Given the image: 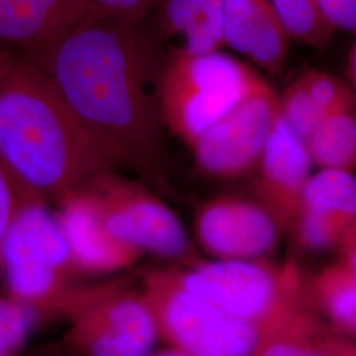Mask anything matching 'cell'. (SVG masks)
<instances>
[{
  "label": "cell",
  "mask_w": 356,
  "mask_h": 356,
  "mask_svg": "<svg viewBox=\"0 0 356 356\" xmlns=\"http://www.w3.org/2000/svg\"><path fill=\"white\" fill-rule=\"evenodd\" d=\"M161 0H86L91 16L140 23Z\"/></svg>",
  "instance_id": "cell-26"
},
{
  "label": "cell",
  "mask_w": 356,
  "mask_h": 356,
  "mask_svg": "<svg viewBox=\"0 0 356 356\" xmlns=\"http://www.w3.org/2000/svg\"><path fill=\"white\" fill-rule=\"evenodd\" d=\"M108 168L159 179V89L166 58L140 23L89 16L33 58Z\"/></svg>",
  "instance_id": "cell-1"
},
{
  "label": "cell",
  "mask_w": 356,
  "mask_h": 356,
  "mask_svg": "<svg viewBox=\"0 0 356 356\" xmlns=\"http://www.w3.org/2000/svg\"><path fill=\"white\" fill-rule=\"evenodd\" d=\"M223 40L260 69L280 74L292 38L268 0H225Z\"/></svg>",
  "instance_id": "cell-14"
},
{
  "label": "cell",
  "mask_w": 356,
  "mask_h": 356,
  "mask_svg": "<svg viewBox=\"0 0 356 356\" xmlns=\"http://www.w3.org/2000/svg\"><path fill=\"white\" fill-rule=\"evenodd\" d=\"M306 147L312 163L322 169L350 172L356 168V114L354 107L325 116Z\"/></svg>",
  "instance_id": "cell-17"
},
{
  "label": "cell",
  "mask_w": 356,
  "mask_h": 356,
  "mask_svg": "<svg viewBox=\"0 0 356 356\" xmlns=\"http://www.w3.org/2000/svg\"><path fill=\"white\" fill-rule=\"evenodd\" d=\"M292 40L325 48L335 31L319 11L316 0H268Z\"/></svg>",
  "instance_id": "cell-20"
},
{
  "label": "cell",
  "mask_w": 356,
  "mask_h": 356,
  "mask_svg": "<svg viewBox=\"0 0 356 356\" xmlns=\"http://www.w3.org/2000/svg\"><path fill=\"white\" fill-rule=\"evenodd\" d=\"M280 113V95L264 82L194 143L195 165L204 175L223 179L250 173Z\"/></svg>",
  "instance_id": "cell-9"
},
{
  "label": "cell",
  "mask_w": 356,
  "mask_h": 356,
  "mask_svg": "<svg viewBox=\"0 0 356 356\" xmlns=\"http://www.w3.org/2000/svg\"><path fill=\"white\" fill-rule=\"evenodd\" d=\"M7 57H8V53L3 51V49H0V66H1V64L6 61V58H7Z\"/></svg>",
  "instance_id": "cell-31"
},
{
  "label": "cell",
  "mask_w": 356,
  "mask_h": 356,
  "mask_svg": "<svg viewBox=\"0 0 356 356\" xmlns=\"http://www.w3.org/2000/svg\"><path fill=\"white\" fill-rule=\"evenodd\" d=\"M141 292L159 335L191 356H259L279 332L235 318L188 291L175 269H157L143 279Z\"/></svg>",
  "instance_id": "cell-6"
},
{
  "label": "cell",
  "mask_w": 356,
  "mask_h": 356,
  "mask_svg": "<svg viewBox=\"0 0 356 356\" xmlns=\"http://www.w3.org/2000/svg\"><path fill=\"white\" fill-rule=\"evenodd\" d=\"M60 317L67 322L66 344L79 356H147L160 339L141 289L124 282L76 285Z\"/></svg>",
  "instance_id": "cell-7"
},
{
  "label": "cell",
  "mask_w": 356,
  "mask_h": 356,
  "mask_svg": "<svg viewBox=\"0 0 356 356\" xmlns=\"http://www.w3.org/2000/svg\"><path fill=\"white\" fill-rule=\"evenodd\" d=\"M350 69H351V78L354 82V86L356 89V42L351 51V58H350Z\"/></svg>",
  "instance_id": "cell-30"
},
{
  "label": "cell",
  "mask_w": 356,
  "mask_h": 356,
  "mask_svg": "<svg viewBox=\"0 0 356 356\" xmlns=\"http://www.w3.org/2000/svg\"><path fill=\"white\" fill-rule=\"evenodd\" d=\"M89 16L86 0H0V49L19 48L35 58Z\"/></svg>",
  "instance_id": "cell-13"
},
{
  "label": "cell",
  "mask_w": 356,
  "mask_h": 356,
  "mask_svg": "<svg viewBox=\"0 0 356 356\" xmlns=\"http://www.w3.org/2000/svg\"><path fill=\"white\" fill-rule=\"evenodd\" d=\"M310 307L339 330L356 334V276L344 264L325 268L306 284Z\"/></svg>",
  "instance_id": "cell-16"
},
{
  "label": "cell",
  "mask_w": 356,
  "mask_h": 356,
  "mask_svg": "<svg viewBox=\"0 0 356 356\" xmlns=\"http://www.w3.org/2000/svg\"><path fill=\"white\" fill-rule=\"evenodd\" d=\"M353 356H356V350H355V353H354V355Z\"/></svg>",
  "instance_id": "cell-32"
},
{
  "label": "cell",
  "mask_w": 356,
  "mask_h": 356,
  "mask_svg": "<svg viewBox=\"0 0 356 356\" xmlns=\"http://www.w3.org/2000/svg\"><path fill=\"white\" fill-rule=\"evenodd\" d=\"M264 82L251 66L222 51L169 54L159 89L164 126L191 148Z\"/></svg>",
  "instance_id": "cell-4"
},
{
  "label": "cell",
  "mask_w": 356,
  "mask_h": 356,
  "mask_svg": "<svg viewBox=\"0 0 356 356\" xmlns=\"http://www.w3.org/2000/svg\"><path fill=\"white\" fill-rule=\"evenodd\" d=\"M344 266L348 268L356 276V223L346 232L343 241Z\"/></svg>",
  "instance_id": "cell-28"
},
{
  "label": "cell",
  "mask_w": 356,
  "mask_h": 356,
  "mask_svg": "<svg viewBox=\"0 0 356 356\" xmlns=\"http://www.w3.org/2000/svg\"><path fill=\"white\" fill-rule=\"evenodd\" d=\"M36 314L13 298H0V356L13 355L26 341Z\"/></svg>",
  "instance_id": "cell-24"
},
{
  "label": "cell",
  "mask_w": 356,
  "mask_h": 356,
  "mask_svg": "<svg viewBox=\"0 0 356 356\" xmlns=\"http://www.w3.org/2000/svg\"><path fill=\"white\" fill-rule=\"evenodd\" d=\"M225 0H161L157 26L172 45L170 54L222 51Z\"/></svg>",
  "instance_id": "cell-15"
},
{
  "label": "cell",
  "mask_w": 356,
  "mask_h": 356,
  "mask_svg": "<svg viewBox=\"0 0 356 356\" xmlns=\"http://www.w3.org/2000/svg\"><path fill=\"white\" fill-rule=\"evenodd\" d=\"M147 356H191L188 355V354H185V353H182V351H179V350H176V348H172V347H169L168 350H164V351H160V353H154V354H149V355Z\"/></svg>",
  "instance_id": "cell-29"
},
{
  "label": "cell",
  "mask_w": 356,
  "mask_h": 356,
  "mask_svg": "<svg viewBox=\"0 0 356 356\" xmlns=\"http://www.w3.org/2000/svg\"><path fill=\"white\" fill-rule=\"evenodd\" d=\"M319 11L335 31L356 35V0H316Z\"/></svg>",
  "instance_id": "cell-27"
},
{
  "label": "cell",
  "mask_w": 356,
  "mask_h": 356,
  "mask_svg": "<svg viewBox=\"0 0 356 356\" xmlns=\"http://www.w3.org/2000/svg\"><path fill=\"white\" fill-rule=\"evenodd\" d=\"M281 227L267 209L239 197L204 202L195 216L197 238L218 260H256L273 251Z\"/></svg>",
  "instance_id": "cell-10"
},
{
  "label": "cell",
  "mask_w": 356,
  "mask_h": 356,
  "mask_svg": "<svg viewBox=\"0 0 356 356\" xmlns=\"http://www.w3.org/2000/svg\"><path fill=\"white\" fill-rule=\"evenodd\" d=\"M297 81L323 116L354 107V98L350 90L330 73L307 70L298 76Z\"/></svg>",
  "instance_id": "cell-22"
},
{
  "label": "cell",
  "mask_w": 356,
  "mask_h": 356,
  "mask_svg": "<svg viewBox=\"0 0 356 356\" xmlns=\"http://www.w3.org/2000/svg\"><path fill=\"white\" fill-rule=\"evenodd\" d=\"M29 201L38 200L31 197L0 163V244L20 209Z\"/></svg>",
  "instance_id": "cell-25"
},
{
  "label": "cell",
  "mask_w": 356,
  "mask_h": 356,
  "mask_svg": "<svg viewBox=\"0 0 356 356\" xmlns=\"http://www.w3.org/2000/svg\"><path fill=\"white\" fill-rule=\"evenodd\" d=\"M58 207L57 219L78 272L111 273L131 267L144 254L115 238L81 188L63 198Z\"/></svg>",
  "instance_id": "cell-12"
},
{
  "label": "cell",
  "mask_w": 356,
  "mask_h": 356,
  "mask_svg": "<svg viewBox=\"0 0 356 356\" xmlns=\"http://www.w3.org/2000/svg\"><path fill=\"white\" fill-rule=\"evenodd\" d=\"M312 159L305 141L279 116L257 164L254 194L281 229H292L302 207Z\"/></svg>",
  "instance_id": "cell-11"
},
{
  "label": "cell",
  "mask_w": 356,
  "mask_h": 356,
  "mask_svg": "<svg viewBox=\"0 0 356 356\" xmlns=\"http://www.w3.org/2000/svg\"><path fill=\"white\" fill-rule=\"evenodd\" d=\"M0 269L13 301L35 314L60 317L79 272L45 202L29 201L20 209L0 244Z\"/></svg>",
  "instance_id": "cell-5"
},
{
  "label": "cell",
  "mask_w": 356,
  "mask_h": 356,
  "mask_svg": "<svg viewBox=\"0 0 356 356\" xmlns=\"http://www.w3.org/2000/svg\"><path fill=\"white\" fill-rule=\"evenodd\" d=\"M281 118L292 128L300 139L310 138L321 120L325 118L296 79L280 97Z\"/></svg>",
  "instance_id": "cell-23"
},
{
  "label": "cell",
  "mask_w": 356,
  "mask_h": 356,
  "mask_svg": "<svg viewBox=\"0 0 356 356\" xmlns=\"http://www.w3.org/2000/svg\"><path fill=\"white\" fill-rule=\"evenodd\" d=\"M182 286L235 318L281 332L312 313L307 281L293 263L216 260L175 269Z\"/></svg>",
  "instance_id": "cell-3"
},
{
  "label": "cell",
  "mask_w": 356,
  "mask_h": 356,
  "mask_svg": "<svg viewBox=\"0 0 356 356\" xmlns=\"http://www.w3.org/2000/svg\"><path fill=\"white\" fill-rule=\"evenodd\" d=\"M356 223V177L347 170L321 169L306 182L302 207Z\"/></svg>",
  "instance_id": "cell-19"
},
{
  "label": "cell",
  "mask_w": 356,
  "mask_h": 356,
  "mask_svg": "<svg viewBox=\"0 0 356 356\" xmlns=\"http://www.w3.org/2000/svg\"><path fill=\"white\" fill-rule=\"evenodd\" d=\"M355 350L327 335L313 313H307L292 327L276 334L259 356H353Z\"/></svg>",
  "instance_id": "cell-18"
},
{
  "label": "cell",
  "mask_w": 356,
  "mask_h": 356,
  "mask_svg": "<svg viewBox=\"0 0 356 356\" xmlns=\"http://www.w3.org/2000/svg\"><path fill=\"white\" fill-rule=\"evenodd\" d=\"M0 163L31 197L57 204L111 169L41 66L10 54L0 66Z\"/></svg>",
  "instance_id": "cell-2"
},
{
  "label": "cell",
  "mask_w": 356,
  "mask_h": 356,
  "mask_svg": "<svg viewBox=\"0 0 356 356\" xmlns=\"http://www.w3.org/2000/svg\"><path fill=\"white\" fill-rule=\"evenodd\" d=\"M11 356H13V355H11Z\"/></svg>",
  "instance_id": "cell-33"
},
{
  "label": "cell",
  "mask_w": 356,
  "mask_h": 356,
  "mask_svg": "<svg viewBox=\"0 0 356 356\" xmlns=\"http://www.w3.org/2000/svg\"><path fill=\"white\" fill-rule=\"evenodd\" d=\"M81 189L116 239L143 254L151 252L186 266L201 260L176 214L140 184L107 169L88 179Z\"/></svg>",
  "instance_id": "cell-8"
},
{
  "label": "cell",
  "mask_w": 356,
  "mask_h": 356,
  "mask_svg": "<svg viewBox=\"0 0 356 356\" xmlns=\"http://www.w3.org/2000/svg\"><path fill=\"white\" fill-rule=\"evenodd\" d=\"M351 226L338 216L312 209H301L292 229L297 244L310 251H322L342 243Z\"/></svg>",
  "instance_id": "cell-21"
}]
</instances>
